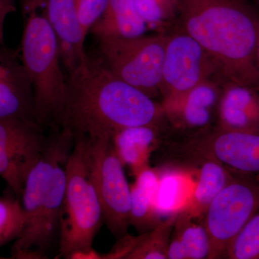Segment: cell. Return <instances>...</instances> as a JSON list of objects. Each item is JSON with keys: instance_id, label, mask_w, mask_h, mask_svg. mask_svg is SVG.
<instances>
[{"instance_id": "cell-1", "label": "cell", "mask_w": 259, "mask_h": 259, "mask_svg": "<svg viewBox=\"0 0 259 259\" xmlns=\"http://www.w3.org/2000/svg\"><path fill=\"white\" fill-rule=\"evenodd\" d=\"M62 128L74 137H112L120 130L157 125L161 105L116 77L99 59L87 54L66 77Z\"/></svg>"}, {"instance_id": "cell-2", "label": "cell", "mask_w": 259, "mask_h": 259, "mask_svg": "<svg viewBox=\"0 0 259 259\" xmlns=\"http://www.w3.org/2000/svg\"><path fill=\"white\" fill-rule=\"evenodd\" d=\"M179 25L203 48L221 78L259 91V18L244 0H180Z\"/></svg>"}, {"instance_id": "cell-3", "label": "cell", "mask_w": 259, "mask_h": 259, "mask_svg": "<svg viewBox=\"0 0 259 259\" xmlns=\"http://www.w3.org/2000/svg\"><path fill=\"white\" fill-rule=\"evenodd\" d=\"M47 7V0H24L19 52L31 81L36 122L46 131H59L62 129L67 82Z\"/></svg>"}, {"instance_id": "cell-4", "label": "cell", "mask_w": 259, "mask_h": 259, "mask_svg": "<svg viewBox=\"0 0 259 259\" xmlns=\"http://www.w3.org/2000/svg\"><path fill=\"white\" fill-rule=\"evenodd\" d=\"M65 168L66 190L56 258H92L97 255L93 243L104 223V217L92 175L88 136L74 137Z\"/></svg>"}, {"instance_id": "cell-5", "label": "cell", "mask_w": 259, "mask_h": 259, "mask_svg": "<svg viewBox=\"0 0 259 259\" xmlns=\"http://www.w3.org/2000/svg\"><path fill=\"white\" fill-rule=\"evenodd\" d=\"M168 35L99 40V59L114 76L153 98L160 93Z\"/></svg>"}, {"instance_id": "cell-6", "label": "cell", "mask_w": 259, "mask_h": 259, "mask_svg": "<svg viewBox=\"0 0 259 259\" xmlns=\"http://www.w3.org/2000/svg\"><path fill=\"white\" fill-rule=\"evenodd\" d=\"M88 138L90 166L104 223L114 236L124 237L131 226V191L123 163L111 138Z\"/></svg>"}, {"instance_id": "cell-7", "label": "cell", "mask_w": 259, "mask_h": 259, "mask_svg": "<svg viewBox=\"0 0 259 259\" xmlns=\"http://www.w3.org/2000/svg\"><path fill=\"white\" fill-rule=\"evenodd\" d=\"M258 210V184L233 178L214 197L204 216L208 259L226 258L230 245Z\"/></svg>"}, {"instance_id": "cell-8", "label": "cell", "mask_w": 259, "mask_h": 259, "mask_svg": "<svg viewBox=\"0 0 259 259\" xmlns=\"http://www.w3.org/2000/svg\"><path fill=\"white\" fill-rule=\"evenodd\" d=\"M45 131L35 121L0 120V177L20 199L29 172L47 147Z\"/></svg>"}, {"instance_id": "cell-9", "label": "cell", "mask_w": 259, "mask_h": 259, "mask_svg": "<svg viewBox=\"0 0 259 259\" xmlns=\"http://www.w3.org/2000/svg\"><path fill=\"white\" fill-rule=\"evenodd\" d=\"M218 74L203 48L186 32L168 35L160 93L164 100L178 98Z\"/></svg>"}, {"instance_id": "cell-10", "label": "cell", "mask_w": 259, "mask_h": 259, "mask_svg": "<svg viewBox=\"0 0 259 259\" xmlns=\"http://www.w3.org/2000/svg\"><path fill=\"white\" fill-rule=\"evenodd\" d=\"M3 119L36 122L32 83L21 56L5 44H0V120Z\"/></svg>"}, {"instance_id": "cell-11", "label": "cell", "mask_w": 259, "mask_h": 259, "mask_svg": "<svg viewBox=\"0 0 259 259\" xmlns=\"http://www.w3.org/2000/svg\"><path fill=\"white\" fill-rule=\"evenodd\" d=\"M204 156L221 162L228 169L259 174V132H237L218 128L199 144Z\"/></svg>"}, {"instance_id": "cell-12", "label": "cell", "mask_w": 259, "mask_h": 259, "mask_svg": "<svg viewBox=\"0 0 259 259\" xmlns=\"http://www.w3.org/2000/svg\"><path fill=\"white\" fill-rule=\"evenodd\" d=\"M221 93L217 83L208 80L178 98L164 100L161 106L163 114L179 127L202 128L212 120Z\"/></svg>"}, {"instance_id": "cell-13", "label": "cell", "mask_w": 259, "mask_h": 259, "mask_svg": "<svg viewBox=\"0 0 259 259\" xmlns=\"http://www.w3.org/2000/svg\"><path fill=\"white\" fill-rule=\"evenodd\" d=\"M77 0H47V17L59 42L61 63L68 72L87 55L86 38L76 12Z\"/></svg>"}, {"instance_id": "cell-14", "label": "cell", "mask_w": 259, "mask_h": 259, "mask_svg": "<svg viewBox=\"0 0 259 259\" xmlns=\"http://www.w3.org/2000/svg\"><path fill=\"white\" fill-rule=\"evenodd\" d=\"M219 128L237 132H259V95L248 87L228 82L218 106Z\"/></svg>"}, {"instance_id": "cell-15", "label": "cell", "mask_w": 259, "mask_h": 259, "mask_svg": "<svg viewBox=\"0 0 259 259\" xmlns=\"http://www.w3.org/2000/svg\"><path fill=\"white\" fill-rule=\"evenodd\" d=\"M116 153L123 165L138 176L150 168L151 153L157 146V125L134 126L120 130L112 137Z\"/></svg>"}, {"instance_id": "cell-16", "label": "cell", "mask_w": 259, "mask_h": 259, "mask_svg": "<svg viewBox=\"0 0 259 259\" xmlns=\"http://www.w3.org/2000/svg\"><path fill=\"white\" fill-rule=\"evenodd\" d=\"M148 27L136 9L134 0H110L90 33L98 40L133 38L144 35Z\"/></svg>"}, {"instance_id": "cell-17", "label": "cell", "mask_w": 259, "mask_h": 259, "mask_svg": "<svg viewBox=\"0 0 259 259\" xmlns=\"http://www.w3.org/2000/svg\"><path fill=\"white\" fill-rule=\"evenodd\" d=\"M209 254V237L203 221L181 209L172 231L168 259H204Z\"/></svg>"}, {"instance_id": "cell-18", "label": "cell", "mask_w": 259, "mask_h": 259, "mask_svg": "<svg viewBox=\"0 0 259 259\" xmlns=\"http://www.w3.org/2000/svg\"><path fill=\"white\" fill-rule=\"evenodd\" d=\"M136 177V182L131 185V226L142 234L151 231L162 221L156 204L159 177L148 168Z\"/></svg>"}, {"instance_id": "cell-19", "label": "cell", "mask_w": 259, "mask_h": 259, "mask_svg": "<svg viewBox=\"0 0 259 259\" xmlns=\"http://www.w3.org/2000/svg\"><path fill=\"white\" fill-rule=\"evenodd\" d=\"M202 163L199 171L198 183L190 199V203L183 209L193 217L202 220L214 197L226 187L233 177L228 168L211 156Z\"/></svg>"}, {"instance_id": "cell-20", "label": "cell", "mask_w": 259, "mask_h": 259, "mask_svg": "<svg viewBox=\"0 0 259 259\" xmlns=\"http://www.w3.org/2000/svg\"><path fill=\"white\" fill-rule=\"evenodd\" d=\"M177 213L162 221L151 231L140 235L136 244L125 255V258H168V247Z\"/></svg>"}, {"instance_id": "cell-21", "label": "cell", "mask_w": 259, "mask_h": 259, "mask_svg": "<svg viewBox=\"0 0 259 259\" xmlns=\"http://www.w3.org/2000/svg\"><path fill=\"white\" fill-rule=\"evenodd\" d=\"M25 223L20 199L15 194L0 197V248L18 239Z\"/></svg>"}, {"instance_id": "cell-22", "label": "cell", "mask_w": 259, "mask_h": 259, "mask_svg": "<svg viewBox=\"0 0 259 259\" xmlns=\"http://www.w3.org/2000/svg\"><path fill=\"white\" fill-rule=\"evenodd\" d=\"M148 28H161L178 15L180 0H134Z\"/></svg>"}, {"instance_id": "cell-23", "label": "cell", "mask_w": 259, "mask_h": 259, "mask_svg": "<svg viewBox=\"0 0 259 259\" xmlns=\"http://www.w3.org/2000/svg\"><path fill=\"white\" fill-rule=\"evenodd\" d=\"M226 258L259 259V210L250 218L230 245Z\"/></svg>"}, {"instance_id": "cell-24", "label": "cell", "mask_w": 259, "mask_h": 259, "mask_svg": "<svg viewBox=\"0 0 259 259\" xmlns=\"http://www.w3.org/2000/svg\"><path fill=\"white\" fill-rule=\"evenodd\" d=\"M110 0H77L76 12L83 36L86 38L90 30L103 14Z\"/></svg>"}, {"instance_id": "cell-25", "label": "cell", "mask_w": 259, "mask_h": 259, "mask_svg": "<svg viewBox=\"0 0 259 259\" xmlns=\"http://www.w3.org/2000/svg\"><path fill=\"white\" fill-rule=\"evenodd\" d=\"M16 11L14 0H0V44H5V24L8 15Z\"/></svg>"}, {"instance_id": "cell-26", "label": "cell", "mask_w": 259, "mask_h": 259, "mask_svg": "<svg viewBox=\"0 0 259 259\" xmlns=\"http://www.w3.org/2000/svg\"><path fill=\"white\" fill-rule=\"evenodd\" d=\"M256 56L257 61H258V64L259 66V29L258 33V38H257Z\"/></svg>"}, {"instance_id": "cell-27", "label": "cell", "mask_w": 259, "mask_h": 259, "mask_svg": "<svg viewBox=\"0 0 259 259\" xmlns=\"http://www.w3.org/2000/svg\"><path fill=\"white\" fill-rule=\"evenodd\" d=\"M3 258H6L5 257L2 256L1 255H0V259H3Z\"/></svg>"}]
</instances>
